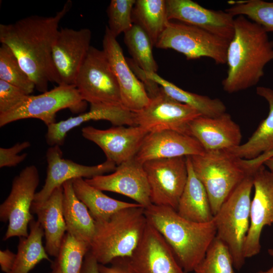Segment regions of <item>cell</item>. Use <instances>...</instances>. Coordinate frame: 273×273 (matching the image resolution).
I'll list each match as a JSON object with an SVG mask.
<instances>
[{
    "mask_svg": "<svg viewBox=\"0 0 273 273\" xmlns=\"http://www.w3.org/2000/svg\"><path fill=\"white\" fill-rule=\"evenodd\" d=\"M67 1L53 16L32 15L15 22L0 24V41L13 51L35 88L48 91L49 82L58 80L52 59V48L61 20L70 10Z\"/></svg>",
    "mask_w": 273,
    "mask_h": 273,
    "instance_id": "6da1fadb",
    "label": "cell"
},
{
    "mask_svg": "<svg viewBox=\"0 0 273 273\" xmlns=\"http://www.w3.org/2000/svg\"><path fill=\"white\" fill-rule=\"evenodd\" d=\"M272 60L273 41L267 32L245 16H237L227 50L223 90L233 94L256 85L264 75L265 66Z\"/></svg>",
    "mask_w": 273,
    "mask_h": 273,
    "instance_id": "7a4b0ae2",
    "label": "cell"
},
{
    "mask_svg": "<svg viewBox=\"0 0 273 273\" xmlns=\"http://www.w3.org/2000/svg\"><path fill=\"white\" fill-rule=\"evenodd\" d=\"M149 223L162 235L186 273L194 271L216 236L213 220L192 221L168 206L151 204L145 208Z\"/></svg>",
    "mask_w": 273,
    "mask_h": 273,
    "instance_id": "3957f363",
    "label": "cell"
},
{
    "mask_svg": "<svg viewBox=\"0 0 273 273\" xmlns=\"http://www.w3.org/2000/svg\"><path fill=\"white\" fill-rule=\"evenodd\" d=\"M95 221L89 251L99 264L105 265L115 259L130 257L148 223L142 206L124 208L107 219Z\"/></svg>",
    "mask_w": 273,
    "mask_h": 273,
    "instance_id": "277c9868",
    "label": "cell"
},
{
    "mask_svg": "<svg viewBox=\"0 0 273 273\" xmlns=\"http://www.w3.org/2000/svg\"><path fill=\"white\" fill-rule=\"evenodd\" d=\"M253 176L247 175L232 192L213 217L216 237L228 247L235 268L245 262L244 247L250 226Z\"/></svg>",
    "mask_w": 273,
    "mask_h": 273,
    "instance_id": "5b68a950",
    "label": "cell"
},
{
    "mask_svg": "<svg viewBox=\"0 0 273 273\" xmlns=\"http://www.w3.org/2000/svg\"><path fill=\"white\" fill-rule=\"evenodd\" d=\"M193 170L208 196L213 216L248 175L239 159L223 151L189 156Z\"/></svg>",
    "mask_w": 273,
    "mask_h": 273,
    "instance_id": "8992f818",
    "label": "cell"
},
{
    "mask_svg": "<svg viewBox=\"0 0 273 273\" xmlns=\"http://www.w3.org/2000/svg\"><path fill=\"white\" fill-rule=\"evenodd\" d=\"M230 41L200 28L169 21L155 47L172 49L188 60L207 57L216 64H225Z\"/></svg>",
    "mask_w": 273,
    "mask_h": 273,
    "instance_id": "52a82bcc",
    "label": "cell"
},
{
    "mask_svg": "<svg viewBox=\"0 0 273 273\" xmlns=\"http://www.w3.org/2000/svg\"><path fill=\"white\" fill-rule=\"evenodd\" d=\"M86 102L75 85L60 84L38 95H27L17 107L0 114V127L12 122L27 118H36L48 126L56 122V114L69 109L72 112L84 111Z\"/></svg>",
    "mask_w": 273,
    "mask_h": 273,
    "instance_id": "ba28073f",
    "label": "cell"
},
{
    "mask_svg": "<svg viewBox=\"0 0 273 273\" xmlns=\"http://www.w3.org/2000/svg\"><path fill=\"white\" fill-rule=\"evenodd\" d=\"M39 183L38 170L34 165L25 167L14 178L10 194L0 205L1 221L9 222L4 241L28 237L29 223L34 219L31 207Z\"/></svg>",
    "mask_w": 273,
    "mask_h": 273,
    "instance_id": "9c48e42d",
    "label": "cell"
},
{
    "mask_svg": "<svg viewBox=\"0 0 273 273\" xmlns=\"http://www.w3.org/2000/svg\"><path fill=\"white\" fill-rule=\"evenodd\" d=\"M75 86L82 99L90 104H122L117 80L103 50L90 47Z\"/></svg>",
    "mask_w": 273,
    "mask_h": 273,
    "instance_id": "30bf717a",
    "label": "cell"
},
{
    "mask_svg": "<svg viewBox=\"0 0 273 273\" xmlns=\"http://www.w3.org/2000/svg\"><path fill=\"white\" fill-rule=\"evenodd\" d=\"M143 164L152 204L176 211L188 179L187 157L151 160Z\"/></svg>",
    "mask_w": 273,
    "mask_h": 273,
    "instance_id": "8fae6325",
    "label": "cell"
},
{
    "mask_svg": "<svg viewBox=\"0 0 273 273\" xmlns=\"http://www.w3.org/2000/svg\"><path fill=\"white\" fill-rule=\"evenodd\" d=\"M133 113L135 125L149 132L171 130L187 134L190 123L201 115L194 108L168 96L161 87L150 97L147 106Z\"/></svg>",
    "mask_w": 273,
    "mask_h": 273,
    "instance_id": "7c38bea8",
    "label": "cell"
},
{
    "mask_svg": "<svg viewBox=\"0 0 273 273\" xmlns=\"http://www.w3.org/2000/svg\"><path fill=\"white\" fill-rule=\"evenodd\" d=\"M88 28H61L52 48V59L58 85H75L79 71L91 47Z\"/></svg>",
    "mask_w": 273,
    "mask_h": 273,
    "instance_id": "4fadbf2b",
    "label": "cell"
},
{
    "mask_svg": "<svg viewBox=\"0 0 273 273\" xmlns=\"http://www.w3.org/2000/svg\"><path fill=\"white\" fill-rule=\"evenodd\" d=\"M254 195L250 209V226L246 238L245 258L259 253L260 236L264 227L273 224V173L260 166L253 175Z\"/></svg>",
    "mask_w": 273,
    "mask_h": 273,
    "instance_id": "5bb4252c",
    "label": "cell"
},
{
    "mask_svg": "<svg viewBox=\"0 0 273 273\" xmlns=\"http://www.w3.org/2000/svg\"><path fill=\"white\" fill-rule=\"evenodd\" d=\"M126 258L134 273H186L162 235L148 221L138 247Z\"/></svg>",
    "mask_w": 273,
    "mask_h": 273,
    "instance_id": "9a60e30c",
    "label": "cell"
},
{
    "mask_svg": "<svg viewBox=\"0 0 273 273\" xmlns=\"http://www.w3.org/2000/svg\"><path fill=\"white\" fill-rule=\"evenodd\" d=\"M48 164L47 176L42 189L35 194L33 203L40 204L45 202L53 192L66 181L78 177L86 179L113 172L117 166L106 160L103 163L87 166L63 158L59 146L50 147L46 152Z\"/></svg>",
    "mask_w": 273,
    "mask_h": 273,
    "instance_id": "2e32d148",
    "label": "cell"
},
{
    "mask_svg": "<svg viewBox=\"0 0 273 273\" xmlns=\"http://www.w3.org/2000/svg\"><path fill=\"white\" fill-rule=\"evenodd\" d=\"M105 52L117 80L122 105L134 112L147 106L150 98L143 82L133 72L122 49L107 26L103 39Z\"/></svg>",
    "mask_w": 273,
    "mask_h": 273,
    "instance_id": "e0dca14e",
    "label": "cell"
},
{
    "mask_svg": "<svg viewBox=\"0 0 273 273\" xmlns=\"http://www.w3.org/2000/svg\"><path fill=\"white\" fill-rule=\"evenodd\" d=\"M85 180L102 191L125 196L145 208L152 204L150 187L143 164L134 158L117 166L111 174L96 176Z\"/></svg>",
    "mask_w": 273,
    "mask_h": 273,
    "instance_id": "ac0fdd59",
    "label": "cell"
},
{
    "mask_svg": "<svg viewBox=\"0 0 273 273\" xmlns=\"http://www.w3.org/2000/svg\"><path fill=\"white\" fill-rule=\"evenodd\" d=\"M81 132L83 137L98 145L107 160L116 166L134 158L149 133L140 126H116L107 129L88 126Z\"/></svg>",
    "mask_w": 273,
    "mask_h": 273,
    "instance_id": "d6986e66",
    "label": "cell"
},
{
    "mask_svg": "<svg viewBox=\"0 0 273 273\" xmlns=\"http://www.w3.org/2000/svg\"><path fill=\"white\" fill-rule=\"evenodd\" d=\"M168 20H176L203 29L229 41L234 33L235 18L225 11L205 8L191 0H167Z\"/></svg>",
    "mask_w": 273,
    "mask_h": 273,
    "instance_id": "ffe728a7",
    "label": "cell"
},
{
    "mask_svg": "<svg viewBox=\"0 0 273 273\" xmlns=\"http://www.w3.org/2000/svg\"><path fill=\"white\" fill-rule=\"evenodd\" d=\"M188 133L199 142L205 152L236 147L242 138L239 125L226 112L215 117L198 116L190 123Z\"/></svg>",
    "mask_w": 273,
    "mask_h": 273,
    "instance_id": "44dd1931",
    "label": "cell"
},
{
    "mask_svg": "<svg viewBox=\"0 0 273 273\" xmlns=\"http://www.w3.org/2000/svg\"><path fill=\"white\" fill-rule=\"evenodd\" d=\"M205 153L193 136L177 131L165 130L149 132L134 157L139 162L202 155Z\"/></svg>",
    "mask_w": 273,
    "mask_h": 273,
    "instance_id": "7402d4cb",
    "label": "cell"
},
{
    "mask_svg": "<svg viewBox=\"0 0 273 273\" xmlns=\"http://www.w3.org/2000/svg\"><path fill=\"white\" fill-rule=\"evenodd\" d=\"M90 105L88 112L48 126L46 134L47 144L50 147L63 145L69 131L90 120H107L115 126H136L134 113L122 104Z\"/></svg>",
    "mask_w": 273,
    "mask_h": 273,
    "instance_id": "603a6c76",
    "label": "cell"
},
{
    "mask_svg": "<svg viewBox=\"0 0 273 273\" xmlns=\"http://www.w3.org/2000/svg\"><path fill=\"white\" fill-rule=\"evenodd\" d=\"M63 197L62 186L57 188L43 203L33 202L31 207V213L36 215L37 220L44 231L46 250L49 255L54 257L58 255L67 232L63 213Z\"/></svg>",
    "mask_w": 273,
    "mask_h": 273,
    "instance_id": "cb8c5ba5",
    "label": "cell"
},
{
    "mask_svg": "<svg viewBox=\"0 0 273 273\" xmlns=\"http://www.w3.org/2000/svg\"><path fill=\"white\" fill-rule=\"evenodd\" d=\"M256 92L268 102V116L260 122L246 143L222 151L232 157L250 160L273 150V89L267 87L258 86Z\"/></svg>",
    "mask_w": 273,
    "mask_h": 273,
    "instance_id": "d4e9b609",
    "label": "cell"
},
{
    "mask_svg": "<svg viewBox=\"0 0 273 273\" xmlns=\"http://www.w3.org/2000/svg\"><path fill=\"white\" fill-rule=\"evenodd\" d=\"M188 179L179 200L176 211L189 220L206 223L213 219L208 196L200 180L196 175L189 156L187 157Z\"/></svg>",
    "mask_w": 273,
    "mask_h": 273,
    "instance_id": "484cf974",
    "label": "cell"
},
{
    "mask_svg": "<svg viewBox=\"0 0 273 273\" xmlns=\"http://www.w3.org/2000/svg\"><path fill=\"white\" fill-rule=\"evenodd\" d=\"M62 187V208L67 233L79 241L90 244L95 233L96 221L86 206L76 196L72 180L65 181Z\"/></svg>",
    "mask_w": 273,
    "mask_h": 273,
    "instance_id": "4316f807",
    "label": "cell"
},
{
    "mask_svg": "<svg viewBox=\"0 0 273 273\" xmlns=\"http://www.w3.org/2000/svg\"><path fill=\"white\" fill-rule=\"evenodd\" d=\"M72 180L76 196L86 206L95 221L107 219L115 212L124 208L142 206L136 203L112 198L104 194L102 191L88 184L83 178H76Z\"/></svg>",
    "mask_w": 273,
    "mask_h": 273,
    "instance_id": "83f0119b",
    "label": "cell"
},
{
    "mask_svg": "<svg viewBox=\"0 0 273 273\" xmlns=\"http://www.w3.org/2000/svg\"><path fill=\"white\" fill-rule=\"evenodd\" d=\"M143 71L147 78L158 83L168 96L194 108L203 116L215 117L226 112L225 105L219 99H213L184 90L163 78L157 73Z\"/></svg>",
    "mask_w": 273,
    "mask_h": 273,
    "instance_id": "f1b7e54d",
    "label": "cell"
},
{
    "mask_svg": "<svg viewBox=\"0 0 273 273\" xmlns=\"http://www.w3.org/2000/svg\"><path fill=\"white\" fill-rule=\"evenodd\" d=\"M29 228L28 237L19 238L15 262L10 273H29L43 260L52 262L42 245L44 234L40 223L33 219Z\"/></svg>",
    "mask_w": 273,
    "mask_h": 273,
    "instance_id": "f546056e",
    "label": "cell"
},
{
    "mask_svg": "<svg viewBox=\"0 0 273 273\" xmlns=\"http://www.w3.org/2000/svg\"><path fill=\"white\" fill-rule=\"evenodd\" d=\"M133 24L141 27L154 47L169 22L166 1L136 0L132 11Z\"/></svg>",
    "mask_w": 273,
    "mask_h": 273,
    "instance_id": "4dcf8cb0",
    "label": "cell"
},
{
    "mask_svg": "<svg viewBox=\"0 0 273 273\" xmlns=\"http://www.w3.org/2000/svg\"><path fill=\"white\" fill-rule=\"evenodd\" d=\"M90 244L75 239L66 233L58 255L51 264L49 273H80Z\"/></svg>",
    "mask_w": 273,
    "mask_h": 273,
    "instance_id": "1f68e13d",
    "label": "cell"
},
{
    "mask_svg": "<svg viewBox=\"0 0 273 273\" xmlns=\"http://www.w3.org/2000/svg\"><path fill=\"white\" fill-rule=\"evenodd\" d=\"M124 34V41L132 60L145 72L157 73L158 66L153 54L154 46L146 33L133 24Z\"/></svg>",
    "mask_w": 273,
    "mask_h": 273,
    "instance_id": "d6a6232c",
    "label": "cell"
},
{
    "mask_svg": "<svg viewBox=\"0 0 273 273\" xmlns=\"http://www.w3.org/2000/svg\"><path fill=\"white\" fill-rule=\"evenodd\" d=\"M0 79L18 87L28 95L35 88L13 51L3 43L0 47Z\"/></svg>",
    "mask_w": 273,
    "mask_h": 273,
    "instance_id": "836d02e7",
    "label": "cell"
},
{
    "mask_svg": "<svg viewBox=\"0 0 273 273\" xmlns=\"http://www.w3.org/2000/svg\"><path fill=\"white\" fill-rule=\"evenodd\" d=\"M231 4L225 11L234 17L244 16L261 26L267 33L273 32V2L247 0Z\"/></svg>",
    "mask_w": 273,
    "mask_h": 273,
    "instance_id": "e575fe53",
    "label": "cell"
},
{
    "mask_svg": "<svg viewBox=\"0 0 273 273\" xmlns=\"http://www.w3.org/2000/svg\"><path fill=\"white\" fill-rule=\"evenodd\" d=\"M232 257L226 245L216 237L195 273H235Z\"/></svg>",
    "mask_w": 273,
    "mask_h": 273,
    "instance_id": "d590c367",
    "label": "cell"
},
{
    "mask_svg": "<svg viewBox=\"0 0 273 273\" xmlns=\"http://www.w3.org/2000/svg\"><path fill=\"white\" fill-rule=\"evenodd\" d=\"M135 0H111L107 9L110 32L117 37L133 25L132 11Z\"/></svg>",
    "mask_w": 273,
    "mask_h": 273,
    "instance_id": "8d00e7d4",
    "label": "cell"
},
{
    "mask_svg": "<svg viewBox=\"0 0 273 273\" xmlns=\"http://www.w3.org/2000/svg\"><path fill=\"white\" fill-rule=\"evenodd\" d=\"M27 95L18 87L0 79V114L17 107Z\"/></svg>",
    "mask_w": 273,
    "mask_h": 273,
    "instance_id": "74e56055",
    "label": "cell"
},
{
    "mask_svg": "<svg viewBox=\"0 0 273 273\" xmlns=\"http://www.w3.org/2000/svg\"><path fill=\"white\" fill-rule=\"evenodd\" d=\"M31 144L28 141L18 143L13 146L0 148V167L15 166L23 161L27 154L18 155L22 151L28 148Z\"/></svg>",
    "mask_w": 273,
    "mask_h": 273,
    "instance_id": "f35d334b",
    "label": "cell"
},
{
    "mask_svg": "<svg viewBox=\"0 0 273 273\" xmlns=\"http://www.w3.org/2000/svg\"><path fill=\"white\" fill-rule=\"evenodd\" d=\"M110 266L99 264L100 273H134L129 267L126 258L113 260Z\"/></svg>",
    "mask_w": 273,
    "mask_h": 273,
    "instance_id": "ab89813d",
    "label": "cell"
},
{
    "mask_svg": "<svg viewBox=\"0 0 273 273\" xmlns=\"http://www.w3.org/2000/svg\"><path fill=\"white\" fill-rule=\"evenodd\" d=\"M273 157V150L250 160L239 159L240 162L247 175H253L255 171L268 159Z\"/></svg>",
    "mask_w": 273,
    "mask_h": 273,
    "instance_id": "60d3db41",
    "label": "cell"
},
{
    "mask_svg": "<svg viewBox=\"0 0 273 273\" xmlns=\"http://www.w3.org/2000/svg\"><path fill=\"white\" fill-rule=\"evenodd\" d=\"M16 254L8 249L0 251V266L1 270L5 273H10L14 265Z\"/></svg>",
    "mask_w": 273,
    "mask_h": 273,
    "instance_id": "b9f144b4",
    "label": "cell"
},
{
    "mask_svg": "<svg viewBox=\"0 0 273 273\" xmlns=\"http://www.w3.org/2000/svg\"><path fill=\"white\" fill-rule=\"evenodd\" d=\"M99 264L89 250L85 255L80 273H100Z\"/></svg>",
    "mask_w": 273,
    "mask_h": 273,
    "instance_id": "7bdbcfd3",
    "label": "cell"
},
{
    "mask_svg": "<svg viewBox=\"0 0 273 273\" xmlns=\"http://www.w3.org/2000/svg\"><path fill=\"white\" fill-rule=\"evenodd\" d=\"M267 251L269 255L273 258V249H268ZM255 273H273V265L270 268L266 270H259Z\"/></svg>",
    "mask_w": 273,
    "mask_h": 273,
    "instance_id": "ee69618b",
    "label": "cell"
},
{
    "mask_svg": "<svg viewBox=\"0 0 273 273\" xmlns=\"http://www.w3.org/2000/svg\"><path fill=\"white\" fill-rule=\"evenodd\" d=\"M263 165L266 166L269 171L273 173V157L266 160L263 163Z\"/></svg>",
    "mask_w": 273,
    "mask_h": 273,
    "instance_id": "f6af8a7d",
    "label": "cell"
},
{
    "mask_svg": "<svg viewBox=\"0 0 273 273\" xmlns=\"http://www.w3.org/2000/svg\"><path fill=\"white\" fill-rule=\"evenodd\" d=\"M195 273V272H194Z\"/></svg>",
    "mask_w": 273,
    "mask_h": 273,
    "instance_id": "bcb514c9",
    "label": "cell"
}]
</instances>
